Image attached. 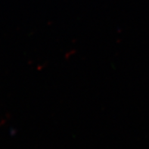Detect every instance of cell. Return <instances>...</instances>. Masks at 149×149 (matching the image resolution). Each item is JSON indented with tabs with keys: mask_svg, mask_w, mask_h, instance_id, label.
Wrapping results in <instances>:
<instances>
[]
</instances>
